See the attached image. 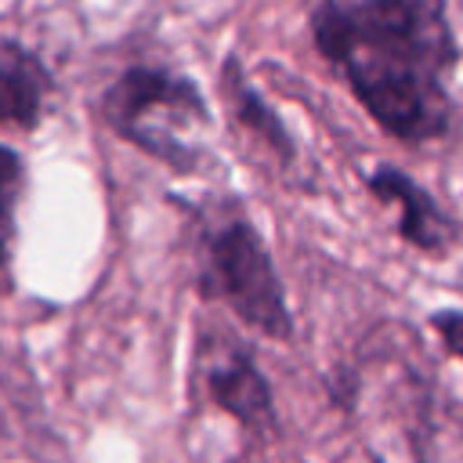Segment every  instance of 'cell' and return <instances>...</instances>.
I'll use <instances>...</instances> for the list:
<instances>
[{
    "label": "cell",
    "mask_w": 463,
    "mask_h": 463,
    "mask_svg": "<svg viewBox=\"0 0 463 463\" xmlns=\"http://www.w3.org/2000/svg\"><path fill=\"white\" fill-rule=\"evenodd\" d=\"M307 33L380 134L430 145L452 130L459 40L449 0H318Z\"/></svg>",
    "instance_id": "6da1fadb"
},
{
    "label": "cell",
    "mask_w": 463,
    "mask_h": 463,
    "mask_svg": "<svg viewBox=\"0 0 463 463\" xmlns=\"http://www.w3.org/2000/svg\"><path fill=\"white\" fill-rule=\"evenodd\" d=\"M54 87V72L36 47L18 36L0 40V127L22 134L40 130Z\"/></svg>",
    "instance_id": "8992f818"
},
{
    "label": "cell",
    "mask_w": 463,
    "mask_h": 463,
    "mask_svg": "<svg viewBox=\"0 0 463 463\" xmlns=\"http://www.w3.org/2000/svg\"><path fill=\"white\" fill-rule=\"evenodd\" d=\"M94 112L119 141L177 177H195L210 159L199 134L213 127V105L199 80L174 65H127L98 94Z\"/></svg>",
    "instance_id": "7a4b0ae2"
},
{
    "label": "cell",
    "mask_w": 463,
    "mask_h": 463,
    "mask_svg": "<svg viewBox=\"0 0 463 463\" xmlns=\"http://www.w3.org/2000/svg\"><path fill=\"white\" fill-rule=\"evenodd\" d=\"M199 376H203V387L213 409L232 416L253 441L264 445V441L282 438L275 387L257 365L250 347L235 340H221L210 354L199 351Z\"/></svg>",
    "instance_id": "277c9868"
},
{
    "label": "cell",
    "mask_w": 463,
    "mask_h": 463,
    "mask_svg": "<svg viewBox=\"0 0 463 463\" xmlns=\"http://www.w3.org/2000/svg\"><path fill=\"white\" fill-rule=\"evenodd\" d=\"M373 463H376V459H373Z\"/></svg>",
    "instance_id": "30bf717a"
},
{
    "label": "cell",
    "mask_w": 463,
    "mask_h": 463,
    "mask_svg": "<svg viewBox=\"0 0 463 463\" xmlns=\"http://www.w3.org/2000/svg\"><path fill=\"white\" fill-rule=\"evenodd\" d=\"M29 192V163L25 156L0 141V293H11V268L18 250V213Z\"/></svg>",
    "instance_id": "ba28073f"
},
{
    "label": "cell",
    "mask_w": 463,
    "mask_h": 463,
    "mask_svg": "<svg viewBox=\"0 0 463 463\" xmlns=\"http://www.w3.org/2000/svg\"><path fill=\"white\" fill-rule=\"evenodd\" d=\"M217 87H221V98H224L232 119H235L257 145H264L282 166L297 163L300 145H297L293 130H289L286 119L279 116V109H271L268 98L253 87V80L246 76V69H242V61H239L235 54H224L221 72H217Z\"/></svg>",
    "instance_id": "52a82bcc"
},
{
    "label": "cell",
    "mask_w": 463,
    "mask_h": 463,
    "mask_svg": "<svg viewBox=\"0 0 463 463\" xmlns=\"http://www.w3.org/2000/svg\"><path fill=\"white\" fill-rule=\"evenodd\" d=\"M427 326L438 336L441 351L463 362V307H438L427 315Z\"/></svg>",
    "instance_id": "9c48e42d"
},
{
    "label": "cell",
    "mask_w": 463,
    "mask_h": 463,
    "mask_svg": "<svg viewBox=\"0 0 463 463\" xmlns=\"http://www.w3.org/2000/svg\"><path fill=\"white\" fill-rule=\"evenodd\" d=\"M195 293L206 304H221L224 311H232L239 326L264 340L289 344L297 333L271 246L242 210L217 213V221L203 228Z\"/></svg>",
    "instance_id": "3957f363"
},
{
    "label": "cell",
    "mask_w": 463,
    "mask_h": 463,
    "mask_svg": "<svg viewBox=\"0 0 463 463\" xmlns=\"http://www.w3.org/2000/svg\"><path fill=\"white\" fill-rule=\"evenodd\" d=\"M362 188L387 210L398 213L394 221V232L398 239L416 250L420 257H430V260H441L449 257L459 239H463V221L438 203V195L416 181L409 170L402 166H391V163H380L373 166L365 177H362Z\"/></svg>",
    "instance_id": "5b68a950"
}]
</instances>
